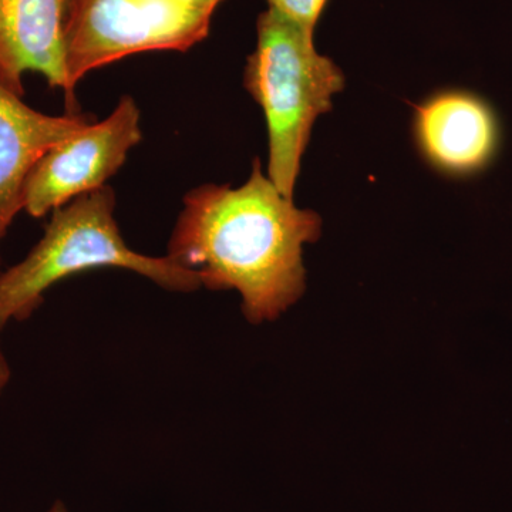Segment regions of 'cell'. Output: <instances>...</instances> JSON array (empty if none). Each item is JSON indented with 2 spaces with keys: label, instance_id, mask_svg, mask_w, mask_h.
Returning a JSON list of instances; mask_svg holds the SVG:
<instances>
[{
  "label": "cell",
  "instance_id": "cell-8",
  "mask_svg": "<svg viewBox=\"0 0 512 512\" xmlns=\"http://www.w3.org/2000/svg\"><path fill=\"white\" fill-rule=\"evenodd\" d=\"M93 121L82 111L50 116L32 109L0 83V244L23 210V190L35 165Z\"/></svg>",
  "mask_w": 512,
  "mask_h": 512
},
{
  "label": "cell",
  "instance_id": "cell-3",
  "mask_svg": "<svg viewBox=\"0 0 512 512\" xmlns=\"http://www.w3.org/2000/svg\"><path fill=\"white\" fill-rule=\"evenodd\" d=\"M256 33V47L245 67V89L265 114L269 180L293 198L313 124L332 110L345 76L316 50L311 30L274 9L259 15Z\"/></svg>",
  "mask_w": 512,
  "mask_h": 512
},
{
  "label": "cell",
  "instance_id": "cell-6",
  "mask_svg": "<svg viewBox=\"0 0 512 512\" xmlns=\"http://www.w3.org/2000/svg\"><path fill=\"white\" fill-rule=\"evenodd\" d=\"M413 133L424 160L450 177L483 173L501 146L493 106L468 90H444L416 106Z\"/></svg>",
  "mask_w": 512,
  "mask_h": 512
},
{
  "label": "cell",
  "instance_id": "cell-10",
  "mask_svg": "<svg viewBox=\"0 0 512 512\" xmlns=\"http://www.w3.org/2000/svg\"><path fill=\"white\" fill-rule=\"evenodd\" d=\"M10 380V367L8 360H6L5 355H3L2 346H0V394H2L3 389H5L6 384L9 383Z\"/></svg>",
  "mask_w": 512,
  "mask_h": 512
},
{
  "label": "cell",
  "instance_id": "cell-2",
  "mask_svg": "<svg viewBox=\"0 0 512 512\" xmlns=\"http://www.w3.org/2000/svg\"><path fill=\"white\" fill-rule=\"evenodd\" d=\"M114 210L116 192L104 185L53 211L45 235L29 255L0 272V332L10 320H28L53 285L92 269H128L167 291L192 292L200 288L198 275L170 256L138 254L128 247Z\"/></svg>",
  "mask_w": 512,
  "mask_h": 512
},
{
  "label": "cell",
  "instance_id": "cell-1",
  "mask_svg": "<svg viewBox=\"0 0 512 512\" xmlns=\"http://www.w3.org/2000/svg\"><path fill=\"white\" fill-rule=\"evenodd\" d=\"M320 217L285 197L254 161L239 188L205 184L188 192L168 256L211 291L235 289L251 323L275 320L305 291L303 245L320 235Z\"/></svg>",
  "mask_w": 512,
  "mask_h": 512
},
{
  "label": "cell",
  "instance_id": "cell-11",
  "mask_svg": "<svg viewBox=\"0 0 512 512\" xmlns=\"http://www.w3.org/2000/svg\"><path fill=\"white\" fill-rule=\"evenodd\" d=\"M47 512H67V510L62 501H56V503L53 504Z\"/></svg>",
  "mask_w": 512,
  "mask_h": 512
},
{
  "label": "cell",
  "instance_id": "cell-9",
  "mask_svg": "<svg viewBox=\"0 0 512 512\" xmlns=\"http://www.w3.org/2000/svg\"><path fill=\"white\" fill-rule=\"evenodd\" d=\"M269 8L292 20L303 29L315 33L328 0H266Z\"/></svg>",
  "mask_w": 512,
  "mask_h": 512
},
{
  "label": "cell",
  "instance_id": "cell-7",
  "mask_svg": "<svg viewBox=\"0 0 512 512\" xmlns=\"http://www.w3.org/2000/svg\"><path fill=\"white\" fill-rule=\"evenodd\" d=\"M73 0H0V83L23 96V79L39 73L63 90L67 113L79 106L70 93L66 39Z\"/></svg>",
  "mask_w": 512,
  "mask_h": 512
},
{
  "label": "cell",
  "instance_id": "cell-5",
  "mask_svg": "<svg viewBox=\"0 0 512 512\" xmlns=\"http://www.w3.org/2000/svg\"><path fill=\"white\" fill-rule=\"evenodd\" d=\"M141 114L133 97H121L107 119L74 134L42 157L23 190V210L42 218L74 198L107 185L143 140Z\"/></svg>",
  "mask_w": 512,
  "mask_h": 512
},
{
  "label": "cell",
  "instance_id": "cell-4",
  "mask_svg": "<svg viewBox=\"0 0 512 512\" xmlns=\"http://www.w3.org/2000/svg\"><path fill=\"white\" fill-rule=\"evenodd\" d=\"M224 0H73L67 26L70 93L93 70L146 52H187L207 39Z\"/></svg>",
  "mask_w": 512,
  "mask_h": 512
}]
</instances>
